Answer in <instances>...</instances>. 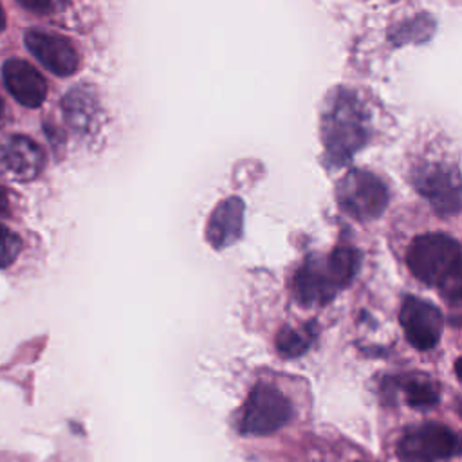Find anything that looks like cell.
Returning a JSON list of instances; mask_svg holds the SVG:
<instances>
[{"instance_id": "obj_13", "label": "cell", "mask_w": 462, "mask_h": 462, "mask_svg": "<svg viewBox=\"0 0 462 462\" xmlns=\"http://www.w3.org/2000/svg\"><path fill=\"white\" fill-rule=\"evenodd\" d=\"M406 401L413 408H431L439 401V390L428 381H410L406 386Z\"/></svg>"}, {"instance_id": "obj_1", "label": "cell", "mask_w": 462, "mask_h": 462, "mask_svg": "<svg viewBox=\"0 0 462 462\" xmlns=\"http://www.w3.org/2000/svg\"><path fill=\"white\" fill-rule=\"evenodd\" d=\"M410 271L426 285L439 287L440 292L458 303L460 300V245L444 233L417 236L406 254Z\"/></svg>"}, {"instance_id": "obj_16", "label": "cell", "mask_w": 462, "mask_h": 462, "mask_svg": "<svg viewBox=\"0 0 462 462\" xmlns=\"http://www.w3.org/2000/svg\"><path fill=\"white\" fill-rule=\"evenodd\" d=\"M22 249L20 236L5 226H0V269L11 265Z\"/></svg>"}, {"instance_id": "obj_19", "label": "cell", "mask_w": 462, "mask_h": 462, "mask_svg": "<svg viewBox=\"0 0 462 462\" xmlns=\"http://www.w3.org/2000/svg\"><path fill=\"white\" fill-rule=\"evenodd\" d=\"M5 29V13H4V9H2V5H0V32Z\"/></svg>"}, {"instance_id": "obj_9", "label": "cell", "mask_w": 462, "mask_h": 462, "mask_svg": "<svg viewBox=\"0 0 462 462\" xmlns=\"http://www.w3.org/2000/svg\"><path fill=\"white\" fill-rule=\"evenodd\" d=\"M45 157L42 148L25 135L0 139V170L13 180L27 182L40 175Z\"/></svg>"}, {"instance_id": "obj_20", "label": "cell", "mask_w": 462, "mask_h": 462, "mask_svg": "<svg viewBox=\"0 0 462 462\" xmlns=\"http://www.w3.org/2000/svg\"><path fill=\"white\" fill-rule=\"evenodd\" d=\"M0 114H2V103H0Z\"/></svg>"}, {"instance_id": "obj_5", "label": "cell", "mask_w": 462, "mask_h": 462, "mask_svg": "<svg viewBox=\"0 0 462 462\" xmlns=\"http://www.w3.org/2000/svg\"><path fill=\"white\" fill-rule=\"evenodd\" d=\"M336 193L341 209L357 220L377 218L388 204L386 186L365 170L348 171L337 184Z\"/></svg>"}, {"instance_id": "obj_2", "label": "cell", "mask_w": 462, "mask_h": 462, "mask_svg": "<svg viewBox=\"0 0 462 462\" xmlns=\"http://www.w3.org/2000/svg\"><path fill=\"white\" fill-rule=\"evenodd\" d=\"M357 265L359 254L348 247H339L325 258H307L292 282L296 300L301 305H325L339 289L350 283Z\"/></svg>"}, {"instance_id": "obj_4", "label": "cell", "mask_w": 462, "mask_h": 462, "mask_svg": "<svg viewBox=\"0 0 462 462\" xmlns=\"http://www.w3.org/2000/svg\"><path fill=\"white\" fill-rule=\"evenodd\" d=\"M292 417L291 401L273 384H256L244 404L240 417V433L247 437H263L282 430Z\"/></svg>"}, {"instance_id": "obj_3", "label": "cell", "mask_w": 462, "mask_h": 462, "mask_svg": "<svg viewBox=\"0 0 462 462\" xmlns=\"http://www.w3.org/2000/svg\"><path fill=\"white\" fill-rule=\"evenodd\" d=\"M323 143L330 162H346L366 141V116L352 92H339L330 97L321 125Z\"/></svg>"}, {"instance_id": "obj_6", "label": "cell", "mask_w": 462, "mask_h": 462, "mask_svg": "<svg viewBox=\"0 0 462 462\" xmlns=\"http://www.w3.org/2000/svg\"><path fill=\"white\" fill-rule=\"evenodd\" d=\"M458 437L444 424L426 422L402 433L397 453L402 462H444L458 453Z\"/></svg>"}, {"instance_id": "obj_8", "label": "cell", "mask_w": 462, "mask_h": 462, "mask_svg": "<svg viewBox=\"0 0 462 462\" xmlns=\"http://www.w3.org/2000/svg\"><path fill=\"white\" fill-rule=\"evenodd\" d=\"M25 45L29 52L56 76H70L78 70V52L63 36L32 29L25 32Z\"/></svg>"}, {"instance_id": "obj_12", "label": "cell", "mask_w": 462, "mask_h": 462, "mask_svg": "<svg viewBox=\"0 0 462 462\" xmlns=\"http://www.w3.org/2000/svg\"><path fill=\"white\" fill-rule=\"evenodd\" d=\"M244 202L236 197L222 200L211 213L206 226V238L217 249L227 247L242 236Z\"/></svg>"}, {"instance_id": "obj_18", "label": "cell", "mask_w": 462, "mask_h": 462, "mask_svg": "<svg viewBox=\"0 0 462 462\" xmlns=\"http://www.w3.org/2000/svg\"><path fill=\"white\" fill-rule=\"evenodd\" d=\"M7 209H9V200H7L5 191L0 188V217H2V215H5V213H7Z\"/></svg>"}, {"instance_id": "obj_7", "label": "cell", "mask_w": 462, "mask_h": 462, "mask_svg": "<svg viewBox=\"0 0 462 462\" xmlns=\"http://www.w3.org/2000/svg\"><path fill=\"white\" fill-rule=\"evenodd\" d=\"M399 319L406 339L419 350H431L444 330V316L439 307L415 296L404 298Z\"/></svg>"}, {"instance_id": "obj_14", "label": "cell", "mask_w": 462, "mask_h": 462, "mask_svg": "<svg viewBox=\"0 0 462 462\" xmlns=\"http://www.w3.org/2000/svg\"><path fill=\"white\" fill-rule=\"evenodd\" d=\"M312 337L314 336L307 337L305 334H300L298 330H292V328H283L276 337V346L282 356L298 357L309 348Z\"/></svg>"}, {"instance_id": "obj_10", "label": "cell", "mask_w": 462, "mask_h": 462, "mask_svg": "<svg viewBox=\"0 0 462 462\" xmlns=\"http://www.w3.org/2000/svg\"><path fill=\"white\" fill-rule=\"evenodd\" d=\"M419 191L430 199L440 215H455L460 209L458 171L444 166H428L417 175Z\"/></svg>"}, {"instance_id": "obj_17", "label": "cell", "mask_w": 462, "mask_h": 462, "mask_svg": "<svg viewBox=\"0 0 462 462\" xmlns=\"http://www.w3.org/2000/svg\"><path fill=\"white\" fill-rule=\"evenodd\" d=\"M18 4L36 14H52L61 11L67 0H18Z\"/></svg>"}, {"instance_id": "obj_15", "label": "cell", "mask_w": 462, "mask_h": 462, "mask_svg": "<svg viewBox=\"0 0 462 462\" xmlns=\"http://www.w3.org/2000/svg\"><path fill=\"white\" fill-rule=\"evenodd\" d=\"M63 106L70 125L85 126L88 123L92 110H87L90 106V97H87L85 92H79V90L70 92L69 97L63 101Z\"/></svg>"}, {"instance_id": "obj_11", "label": "cell", "mask_w": 462, "mask_h": 462, "mask_svg": "<svg viewBox=\"0 0 462 462\" xmlns=\"http://www.w3.org/2000/svg\"><path fill=\"white\" fill-rule=\"evenodd\" d=\"M2 78L9 94L27 108H38L47 96L43 76L27 61L11 58L2 67Z\"/></svg>"}]
</instances>
